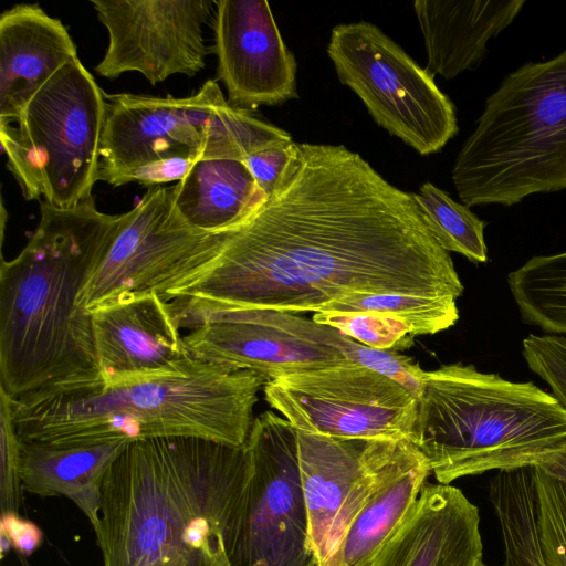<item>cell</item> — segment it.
<instances>
[{"mask_svg":"<svg viewBox=\"0 0 566 566\" xmlns=\"http://www.w3.org/2000/svg\"><path fill=\"white\" fill-rule=\"evenodd\" d=\"M130 441L55 446L21 441L23 490L40 496H65L98 526L105 476Z\"/></svg>","mask_w":566,"mask_h":566,"instance_id":"44dd1931","label":"cell"},{"mask_svg":"<svg viewBox=\"0 0 566 566\" xmlns=\"http://www.w3.org/2000/svg\"><path fill=\"white\" fill-rule=\"evenodd\" d=\"M412 196L426 226L444 251L459 253L475 264L488 262L486 224L468 206L431 182L422 184Z\"/></svg>","mask_w":566,"mask_h":566,"instance_id":"484cf974","label":"cell"},{"mask_svg":"<svg viewBox=\"0 0 566 566\" xmlns=\"http://www.w3.org/2000/svg\"><path fill=\"white\" fill-rule=\"evenodd\" d=\"M438 483L533 467L566 449V408L534 382L473 365L426 371L410 440Z\"/></svg>","mask_w":566,"mask_h":566,"instance_id":"5b68a950","label":"cell"},{"mask_svg":"<svg viewBox=\"0 0 566 566\" xmlns=\"http://www.w3.org/2000/svg\"><path fill=\"white\" fill-rule=\"evenodd\" d=\"M327 54L339 82L364 103L375 123L422 156L440 151L459 132L454 104L377 25L340 23Z\"/></svg>","mask_w":566,"mask_h":566,"instance_id":"9c48e42d","label":"cell"},{"mask_svg":"<svg viewBox=\"0 0 566 566\" xmlns=\"http://www.w3.org/2000/svg\"><path fill=\"white\" fill-rule=\"evenodd\" d=\"M479 509L450 484L424 483L369 566H483Z\"/></svg>","mask_w":566,"mask_h":566,"instance_id":"ac0fdd59","label":"cell"},{"mask_svg":"<svg viewBox=\"0 0 566 566\" xmlns=\"http://www.w3.org/2000/svg\"><path fill=\"white\" fill-rule=\"evenodd\" d=\"M524 4V0L415 1L426 69L447 80L475 70L488 53V42L513 22Z\"/></svg>","mask_w":566,"mask_h":566,"instance_id":"ffe728a7","label":"cell"},{"mask_svg":"<svg viewBox=\"0 0 566 566\" xmlns=\"http://www.w3.org/2000/svg\"><path fill=\"white\" fill-rule=\"evenodd\" d=\"M105 123L97 179L124 185L134 170L174 157L242 161L291 135L224 98L217 81L188 97L104 94Z\"/></svg>","mask_w":566,"mask_h":566,"instance_id":"52a82bcc","label":"cell"},{"mask_svg":"<svg viewBox=\"0 0 566 566\" xmlns=\"http://www.w3.org/2000/svg\"><path fill=\"white\" fill-rule=\"evenodd\" d=\"M90 313L105 382L177 373L195 359L170 302L157 292L119 296Z\"/></svg>","mask_w":566,"mask_h":566,"instance_id":"e0dca14e","label":"cell"},{"mask_svg":"<svg viewBox=\"0 0 566 566\" xmlns=\"http://www.w3.org/2000/svg\"><path fill=\"white\" fill-rule=\"evenodd\" d=\"M214 52L230 105L243 109L297 98L293 53L265 0H217Z\"/></svg>","mask_w":566,"mask_h":566,"instance_id":"2e32d148","label":"cell"},{"mask_svg":"<svg viewBox=\"0 0 566 566\" xmlns=\"http://www.w3.org/2000/svg\"><path fill=\"white\" fill-rule=\"evenodd\" d=\"M312 319L377 349H403L412 345L415 337L399 317L376 312H319Z\"/></svg>","mask_w":566,"mask_h":566,"instance_id":"f1b7e54d","label":"cell"},{"mask_svg":"<svg viewBox=\"0 0 566 566\" xmlns=\"http://www.w3.org/2000/svg\"><path fill=\"white\" fill-rule=\"evenodd\" d=\"M78 59L64 24L39 4H18L0 15V120L18 117L54 74Z\"/></svg>","mask_w":566,"mask_h":566,"instance_id":"d6986e66","label":"cell"},{"mask_svg":"<svg viewBox=\"0 0 566 566\" xmlns=\"http://www.w3.org/2000/svg\"><path fill=\"white\" fill-rule=\"evenodd\" d=\"M463 290L412 192L343 145L295 143L274 189L167 301L297 314L349 292L458 300Z\"/></svg>","mask_w":566,"mask_h":566,"instance_id":"6da1fadb","label":"cell"},{"mask_svg":"<svg viewBox=\"0 0 566 566\" xmlns=\"http://www.w3.org/2000/svg\"><path fill=\"white\" fill-rule=\"evenodd\" d=\"M263 389L268 403L298 431L343 439L411 440L417 397L356 363L282 376Z\"/></svg>","mask_w":566,"mask_h":566,"instance_id":"4fadbf2b","label":"cell"},{"mask_svg":"<svg viewBox=\"0 0 566 566\" xmlns=\"http://www.w3.org/2000/svg\"><path fill=\"white\" fill-rule=\"evenodd\" d=\"M538 542L545 566H566V449L533 465Z\"/></svg>","mask_w":566,"mask_h":566,"instance_id":"83f0119b","label":"cell"},{"mask_svg":"<svg viewBox=\"0 0 566 566\" xmlns=\"http://www.w3.org/2000/svg\"><path fill=\"white\" fill-rule=\"evenodd\" d=\"M522 355L534 374L566 408V337L530 334L522 340Z\"/></svg>","mask_w":566,"mask_h":566,"instance_id":"1f68e13d","label":"cell"},{"mask_svg":"<svg viewBox=\"0 0 566 566\" xmlns=\"http://www.w3.org/2000/svg\"><path fill=\"white\" fill-rule=\"evenodd\" d=\"M188 333L193 358L227 370L274 380L291 374L354 363L340 350L343 334L295 313L222 308L193 298L170 301Z\"/></svg>","mask_w":566,"mask_h":566,"instance_id":"30bf717a","label":"cell"},{"mask_svg":"<svg viewBox=\"0 0 566 566\" xmlns=\"http://www.w3.org/2000/svg\"><path fill=\"white\" fill-rule=\"evenodd\" d=\"M250 472L247 444L129 442L103 483L95 530L103 566H231Z\"/></svg>","mask_w":566,"mask_h":566,"instance_id":"7a4b0ae2","label":"cell"},{"mask_svg":"<svg viewBox=\"0 0 566 566\" xmlns=\"http://www.w3.org/2000/svg\"><path fill=\"white\" fill-rule=\"evenodd\" d=\"M197 161L174 156L149 163L130 172L124 180V185L138 182L148 188L161 186L170 181H180Z\"/></svg>","mask_w":566,"mask_h":566,"instance_id":"e575fe53","label":"cell"},{"mask_svg":"<svg viewBox=\"0 0 566 566\" xmlns=\"http://www.w3.org/2000/svg\"><path fill=\"white\" fill-rule=\"evenodd\" d=\"M21 439L14 417L13 398L0 387V509L1 515L19 513L22 499Z\"/></svg>","mask_w":566,"mask_h":566,"instance_id":"f546056e","label":"cell"},{"mask_svg":"<svg viewBox=\"0 0 566 566\" xmlns=\"http://www.w3.org/2000/svg\"><path fill=\"white\" fill-rule=\"evenodd\" d=\"M229 232L190 228L174 207V186L148 188L83 289L78 307L90 312L119 296L150 292L167 301L208 268Z\"/></svg>","mask_w":566,"mask_h":566,"instance_id":"8fae6325","label":"cell"},{"mask_svg":"<svg viewBox=\"0 0 566 566\" xmlns=\"http://www.w3.org/2000/svg\"><path fill=\"white\" fill-rule=\"evenodd\" d=\"M80 59L60 69L17 118L0 120L7 167L25 200L71 209L92 196L105 97Z\"/></svg>","mask_w":566,"mask_h":566,"instance_id":"ba28073f","label":"cell"},{"mask_svg":"<svg viewBox=\"0 0 566 566\" xmlns=\"http://www.w3.org/2000/svg\"><path fill=\"white\" fill-rule=\"evenodd\" d=\"M297 431L298 464L316 566L364 506L426 457L408 439H343Z\"/></svg>","mask_w":566,"mask_h":566,"instance_id":"5bb4252c","label":"cell"},{"mask_svg":"<svg viewBox=\"0 0 566 566\" xmlns=\"http://www.w3.org/2000/svg\"><path fill=\"white\" fill-rule=\"evenodd\" d=\"M451 177L470 207L566 189V50L511 72L485 101Z\"/></svg>","mask_w":566,"mask_h":566,"instance_id":"8992f818","label":"cell"},{"mask_svg":"<svg viewBox=\"0 0 566 566\" xmlns=\"http://www.w3.org/2000/svg\"><path fill=\"white\" fill-rule=\"evenodd\" d=\"M245 444L251 472L229 556L231 566H316L296 429L265 411L253 420Z\"/></svg>","mask_w":566,"mask_h":566,"instance_id":"7c38bea8","label":"cell"},{"mask_svg":"<svg viewBox=\"0 0 566 566\" xmlns=\"http://www.w3.org/2000/svg\"><path fill=\"white\" fill-rule=\"evenodd\" d=\"M342 353L352 361L373 369L399 382L412 392L417 399L423 388L426 370L411 357L395 350L371 348L344 335L340 344Z\"/></svg>","mask_w":566,"mask_h":566,"instance_id":"4dcf8cb0","label":"cell"},{"mask_svg":"<svg viewBox=\"0 0 566 566\" xmlns=\"http://www.w3.org/2000/svg\"><path fill=\"white\" fill-rule=\"evenodd\" d=\"M522 321L548 335H566V251L535 255L507 275Z\"/></svg>","mask_w":566,"mask_h":566,"instance_id":"d4e9b609","label":"cell"},{"mask_svg":"<svg viewBox=\"0 0 566 566\" xmlns=\"http://www.w3.org/2000/svg\"><path fill=\"white\" fill-rule=\"evenodd\" d=\"M108 32L95 71L114 80L138 72L155 85L171 75L195 76L206 66L205 27L216 15L211 0H92Z\"/></svg>","mask_w":566,"mask_h":566,"instance_id":"9a60e30c","label":"cell"},{"mask_svg":"<svg viewBox=\"0 0 566 566\" xmlns=\"http://www.w3.org/2000/svg\"><path fill=\"white\" fill-rule=\"evenodd\" d=\"M25 247L0 265V387L13 399L101 377L91 313L78 297L128 219L91 196L71 209L40 201Z\"/></svg>","mask_w":566,"mask_h":566,"instance_id":"3957f363","label":"cell"},{"mask_svg":"<svg viewBox=\"0 0 566 566\" xmlns=\"http://www.w3.org/2000/svg\"><path fill=\"white\" fill-rule=\"evenodd\" d=\"M265 197L240 160L203 159L174 185V207L190 228L219 232L232 228Z\"/></svg>","mask_w":566,"mask_h":566,"instance_id":"7402d4cb","label":"cell"},{"mask_svg":"<svg viewBox=\"0 0 566 566\" xmlns=\"http://www.w3.org/2000/svg\"><path fill=\"white\" fill-rule=\"evenodd\" d=\"M266 382L195 358L167 375L51 385L13 399V417L21 441L82 446L197 437L242 447Z\"/></svg>","mask_w":566,"mask_h":566,"instance_id":"277c9868","label":"cell"},{"mask_svg":"<svg viewBox=\"0 0 566 566\" xmlns=\"http://www.w3.org/2000/svg\"><path fill=\"white\" fill-rule=\"evenodd\" d=\"M489 500L499 521L503 560L483 566H545L538 542L533 467L497 471Z\"/></svg>","mask_w":566,"mask_h":566,"instance_id":"cb8c5ba5","label":"cell"},{"mask_svg":"<svg viewBox=\"0 0 566 566\" xmlns=\"http://www.w3.org/2000/svg\"><path fill=\"white\" fill-rule=\"evenodd\" d=\"M294 145L295 142L271 146L255 151L242 160L264 196L274 189L285 171L292 158Z\"/></svg>","mask_w":566,"mask_h":566,"instance_id":"d6a6232c","label":"cell"},{"mask_svg":"<svg viewBox=\"0 0 566 566\" xmlns=\"http://www.w3.org/2000/svg\"><path fill=\"white\" fill-rule=\"evenodd\" d=\"M431 473L424 458L380 490L356 515L322 566H369L405 520Z\"/></svg>","mask_w":566,"mask_h":566,"instance_id":"603a6c76","label":"cell"},{"mask_svg":"<svg viewBox=\"0 0 566 566\" xmlns=\"http://www.w3.org/2000/svg\"><path fill=\"white\" fill-rule=\"evenodd\" d=\"M43 533L31 521L21 517L18 513L1 515L0 542L1 555L12 547L23 556L31 555L42 543Z\"/></svg>","mask_w":566,"mask_h":566,"instance_id":"836d02e7","label":"cell"},{"mask_svg":"<svg viewBox=\"0 0 566 566\" xmlns=\"http://www.w3.org/2000/svg\"><path fill=\"white\" fill-rule=\"evenodd\" d=\"M376 312L406 322L413 336L432 335L459 319L457 298L402 293L349 292L324 305L318 312Z\"/></svg>","mask_w":566,"mask_h":566,"instance_id":"4316f807","label":"cell"}]
</instances>
